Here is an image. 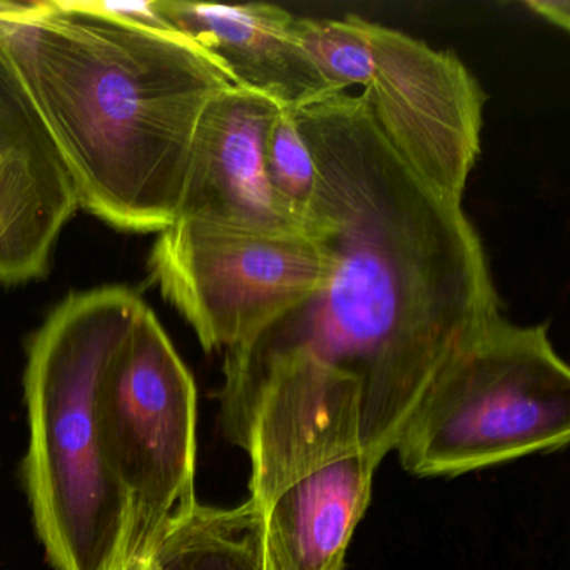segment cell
<instances>
[{
  "label": "cell",
  "mask_w": 570,
  "mask_h": 570,
  "mask_svg": "<svg viewBox=\"0 0 570 570\" xmlns=\"http://www.w3.org/2000/svg\"><path fill=\"white\" fill-rule=\"evenodd\" d=\"M295 119L315 163L312 228L332 275L245 343L303 348L352 376L363 446L379 466L436 373L502 316V303L462 202L403 161L362 96L342 92Z\"/></svg>",
  "instance_id": "cell-1"
},
{
  "label": "cell",
  "mask_w": 570,
  "mask_h": 570,
  "mask_svg": "<svg viewBox=\"0 0 570 570\" xmlns=\"http://www.w3.org/2000/svg\"><path fill=\"white\" fill-rule=\"evenodd\" d=\"M0 55L79 206L125 232L161 233L175 222L199 118L233 86L209 56L91 0L0 2Z\"/></svg>",
  "instance_id": "cell-2"
},
{
  "label": "cell",
  "mask_w": 570,
  "mask_h": 570,
  "mask_svg": "<svg viewBox=\"0 0 570 570\" xmlns=\"http://www.w3.org/2000/svg\"><path fill=\"white\" fill-rule=\"evenodd\" d=\"M223 432L248 453L249 499L276 570H345L372 500L362 395L352 376L303 348L225 352Z\"/></svg>",
  "instance_id": "cell-3"
},
{
  "label": "cell",
  "mask_w": 570,
  "mask_h": 570,
  "mask_svg": "<svg viewBox=\"0 0 570 570\" xmlns=\"http://www.w3.org/2000/svg\"><path fill=\"white\" fill-rule=\"evenodd\" d=\"M145 305L126 286L72 293L29 343L24 482L56 570H112L121 560L128 503L102 459L96 390Z\"/></svg>",
  "instance_id": "cell-4"
},
{
  "label": "cell",
  "mask_w": 570,
  "mask_h": 570,
  "mask_svg": "<svg viewBox=\"0 0 570 570\" xmlns=\"http://www.w3.org/2000/svg\"><path fill=\"white\" fill-rule=\"evenodd\" d=\"M569 439L570 370L549 325L502 315L436 373L393 450L412 475L456 476Z\"/></svg>",
  "instance_id": "cell-5"
},
{
  "label": "cell",
  "mask_w": 570,
  "mask_h": 570,
  "mask_svg": "<svg viewBox=\"0 0 570 570\" xmlns=\"http://www.w3.org/2000/svg\"><path fill=\"white\" fill-rule=\"evenodd\" d=\"M298 32L332 81L362 88L373 121L403 161L462 202L489 101L462 59L355 14L298 18Z\"/></svg>",
  "instance_id": "cell-6"
},
{
  "label": "cell",
  "mask_w": 570,
  "mask_h": 570,
  "mask_svg": "<svg viewBox=\"0 0 570 570\" xmlns=\"http://www.w3.org/2000/svg\"><path fill=\"white\" fill-rule=\"evenodd\" d=\"M196 400L191 373L145 305L96 390L102 459L128 503L121 560L155 552L166 527L198 502Z\"/></svg>",
  "instance_id": "cell-7"
},
{
  "label": "cell",
  "mask_w": 570,
  "mask_h": 570,
  "mask_svg": "<svg viewBox=\"0 0 570 570\" xmlns=\"http://www.w3.org/2000/svg\"><path fill=\"white\" fill-rule=\"evenodd\" d=\"M149 266L203 348L226 352L315 296L333 262L309 233L178 218L159 233Z\"/></svg>",
  "instance_id": "cell-8"
},
{
  "label": "cell",
  "mask_w": 570,
  "mask_h": 570,
  "mask_svg": "<svg viewBox=\"0 0 570 570\" xmlns=\"http://www.w3.org/2000/svg\"><path fill=\"white\" fill-rule=\"evenodd\" d=\"M155 9L169 31L209 56L233 86L289 111L350 91L322 71L299 38L298 18L279 6L155 0Z\"/></svg>",
  "instance_id": "cell-9"
},
{
  "label": "cell",
  "mask_w": 570,
  "mask_h": 570,
  "mask_svg": "<svg viewBox=\"0 0 570 570\" xmlns=\"http://www.w3.org/2000/svg\"><path fill=\"white\" fill-rule=\"evenodd\" d=\"M78 208L75 186L48 129L0 55L2 282H29L45 275L56 242Z\"/></svg>",
  "instance_id": "cell-10"
},
{
  "label": "cell",
  "mask_w": 570,
  "mask_h": 570,
  "mask_svg": "<svg viewBox=\"0 0 570 570\" xmlns=\"http://www.w3.org/2000/svg\"><path fill=\"white\" fill-rule=\"evenodd\" d=\"M279 109L238 86L209 101L193 138L175 219L303 232L279 209L263 165L266 135Z\"/></svg>",
  "instance_id": "cell-11"
},
{
  "label": "cell",
  "mask_w": 570,
  "mask_h": 570,
  "mask_svg": "<svg viewBox=\"0 0 570 570\" xmlns=\"http://www.w3.org/2000/svg\"><path fill=\"white\" fill-rule=\"evenodd\" d=\"M155 553L163 570H276L252 499L232 509L196 502L166 527Z\"/></svg>",
  "instance_id": "cell-12"
},
{
  "label": "cell",
  "mask_w": 570,
  "mask_h": 570,
  "mask_svg": "<svg viewBox=\"0 0 570 570\" xmlns=\"http://www.w3.org/2000/svg\"><path fill=\"white\" fill-rule=\"evenodd\" d=\"M266 181L286 218L303 232L313 233L316 168L308 145L296 125L295 112L282 108L265 141Z\"/></svg>",
  "instance_id": "cell-13"
},
{
  "label": "cell",
  "mask_w": 570,
  "mask_h": 570,
  "mask_svg": "<svg viewBox=\"0 0 570 570\" xmlns=\"http://www.w3.org/2000/svg\"><path fill=\"white\" fill-rule=\"evenodd\" d=\"M527 9L539 18L546 19L550 24L569 31L570 2L569 0H529L523 2Z\"/></svg>",
  "instance_id": "cell-14"
},
{
  "label": "cell",
  "mask_w": 570,
  "mask_h": 570,
  "mask_svg": "<svg viewBox=\"0 0 570 570\" xmlns=\"http://www.w3.org/2000/svg\"><path fill=\"white\" fill-rule=\"evenodd\" d=\"M112 570H163L161 563H159L156 553H149V556L131 557V559L121 560L116 563Z\"/></svg>",
  "instance_id": "cell-15"
},
{
  "label": "cell",
  "mask_w": 570,
  "mask_h": 570,
  "mask_svg": "<svg viewBox=\"0 0 570 570\" xmlns=\"http://www.w3.org/2000/svg\"><path fill=\"white\" fill-rule=\"evenodd\" d=\"M4 258H6V236H4V229H2V225H0V282H2V276H4Z\"/></svg>",
  "instance_id": "cell-16"
}]
</instances>
